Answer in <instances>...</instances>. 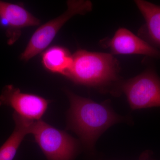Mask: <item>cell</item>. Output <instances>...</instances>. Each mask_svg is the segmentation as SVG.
<instances>
[{"instance_id":"6da1fadb","label":"cell","mask_w":160,"mask_h":160,"mask_svg":"<svg viewBox=\"0 0 160 160\" xmlns=\"http://www.w3.org/2000/svg\"><path fill=\"white\" fill-rule=\"evenodd\" d=\"M70 103L67 128L91 148L103 132L122 120L107 103H98L66 90Z\"/></svg>"},{"instance_id":"7a4b0ae2","label":"cell","mask_w":160,"mask_h":160,"mask_svg":"<svg viewBox=\"0 0 160 160\" xmlns=\"http://www.w3.org/2000/svg\"><path fill=\"white\" fill-rule=\"evenodd\" d=\"M72 58L65 76L76 84L100 88L118 80L119 63L111 53L79 49Z\"/></svg>"},{"instance_id":"3957f363","label":"cell","mask_w":160,"mask_h":160,"mask_svg":"<svg viewBox=\"0 0 160 160\" xmlns=\"http://www.w3.org/2000/svg\"><path fill=\"white\" fill-rule=\"evenodd\" d=\"M67 10L64 13L36 30L21 54V60L29 61L42 52L49 46L67 21L76 15L86 14L92 9V3L88 0H69L67 1Z\"/></svg>"},{"instance_id":"277c9868","label":"cell","mask_w":160,"mask_h":160,"mask_svg":"<svg viewBox=\"0 0 160 160\" xmlns=\"http://www.w3.org/2000/svg\"><path fill=\"white\" fill-rule=\"evenodd\" d=\"M30 133L48 160H72L77 151L74 138L42 119L33 122Z\"/></svg>"},{"instance_id":"5b68a950","label":"cell","mask_w":160,"mask_h":160,"mask_svg":"<svg viewBox=\"0 0 160 160\" xmlns=\"http://www.w3.org/2000/svg\"><path fill=\"white\" fill-rule=\"evenodd\" d=\"M120 87L132 109L160 106V78L152 70L123 82Z\"/></svg>"},{"instance_id":"8992f818","label":"cell","mask_w":160,"mask_h":160,"mask_svg":"<svg viewBox=\"0 0 160 160\" xmlns=\"http://www.w3.org/2000/svg\"><path fill=\"white\" fill-rule=\"evenodd\" d=\"M50 102L39 96L23 93L11 85L5 86L0 95V106H9L19 115L32 121L41 120Z\"/></svg>"},{"instance_id":"52a82bcc","label":"cell","mask_w":160,"mask_h":160,"mask_svg":"<svg viewBox=\"0 0 160 160\" xmlns=\"http://www.w3.org/2000/svg\"><path fill=\"white\" fill-rule=\"evenodd\" d=\"M101 44L109 48L112 55L139 54L160 58V51L125 28H120L111 39L101 41Z\"/></svg>"},{"instance_id":"ba28073f","label":"cell","mask_w":160,"mask_h":160,"mask_svg":"<svg viewBox=\"0 0 160 160\" xmlns=\"http://www.w3.org/2000/svg\"><path fill=\"white\" fill-rule=\"evenodd\" d=\"M0 20L7 28V35L9 43L17 41L21 32L20 30L29 26H38V19L22 6L18 4L0 1Z\"/></svg>"},{"instance_id":"9c48e42d","label":"cell","mask_w":160,"mask_h":160,"mask_svg":"<svg viewBox=\"0 0 160 160\" xmlns=\"http://www.w3.org/2000/svg\"><path fill=\"white\" fill-rule=\"evenodd\" d=\"M134 2L145 21L138 34L141 38L160 51V6L143 0Z\"/></svg>"},{"instance_id":"30bf717a","label":"cell","mask_w":160,"mask_h":160,"mask_svg":"<svg viewBox=\"0 0 160 160\" xmlns=\"http://www.w3.org/2000/svg\"><path fill=\"white\" fill-rule=\"evenodd\" d=\"M12 118L15 127L9 138L0 147V160H13L26 135L30 134L34 121L25 118L14 112Z\"/></svg>"},{"instance_id":"8fae6325","label":"cell","mask_w":160,"mask_h":160,"mask_svg":"<svg viewBox=\"0 0 160 160\" xmlns=\"http://www.w3.org/2000/svg\"><path fill=\"white\" fill-rule=\"evenodd\" d=\"M72 61V55L69 50L60 46H52L42 56V62L46 69L63 76L70 68Z\"/></svg>"}]
</instances>
